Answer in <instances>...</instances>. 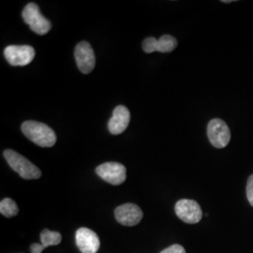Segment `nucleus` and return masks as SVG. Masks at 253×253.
Returning a JSON list of instances; mask_svg holds the SVG:
<instances>
[{"label": "nucleus", "instance_id": "nucleus-1", "mask_svg": "<svg viewBox=\"0 0 253 253\" xmlns=\"http://www.w3.org/2000/svg\"><path fill=\"white\" fill-rule=\"evenodd\" d=\"M21 129L27 139L41 147H52L56 142L54 130L44 123L29 120L22 124Z\"/></svg>", "mask_w": 253, "mask_h": 253}, {"label": "nucleus", "instance_id": "nucleus-2", "mask_svg": "<svg viewBox=\"0 0 253 253\" xmlns=\"http://www.w3.org/2000/svg\"><path fill=\"white\" fill-rule=\"evenodd\" d=\"M7 163H9L10 168L17 172L19 175L27 180L39 179L42 176V171L29 162L27 158L22 156L18 152L12 149H6L3 153Z\"/></svg>", "mask_w": 253, "mask_h": 253}, {"label": "nucleus", "instance_id": "nucleus-3", "mask_svg": "<svg viewBox=\"0 0 253 253\" xmlns=\"http://www.w3.org/2000/svg\"><path fill=\"white\" fill-rule=\"evenodd\" d=\"M22 17L30 29L38 35H45L51 28V22L41 12L39 6L35 3H29L23 9Z\"/></svg>", "mask_w": 253, "mask_h": 253}, {"label": "nucleus", "instance_id": "nucleus-4", "mask_svg": "<svg viewBox=\"0 0 253 253\" xmlns=\"http://www.w3.org/2000/svg\"><path fill=\"white\" fill-rule=\"evenodd\" d=\"M208 136L211 145L216 148H224L231 140V131L226 123L219 119H212L208 126Z\"/></svg>", "mask_w": 253, "mask_h": 253}, {"label": "nucleus", "instance_id": "nucleus-5", "mask_svg": "<svg viewBox=\"0 0 253 253\" xmlns=\"http://www.w3.org/2000/svg\"><path fill=\"white\" fill-rule=\"evenodd\" d=\"M35 50L30 45H9L4 50V56L11 66H27L35 57Z\"/></svg>", "mask_w": 253, "mask_h": 253}, {"label": "nucleus", "instance_id": "nucleus-6", "mask_svg": "<svg viewBox=\"0 0 253 253\" xmlns=\"http://www.w3.org/2000/svg\"><path fill=\"white\" fill-rule=\"evenodd\" d=\"M174 211L176 216L179 217L182 221L189 224L198 223L203 217V211L201 209V207L194 200H179L175 204Z\"/></svg>", "mask_w": 253, "mask_h": 253}, {"label": "nucleus", "instance_id": "nucleus-7", "mask_svg": "<svg viewBox=\"0 0 253 253\" xmlns=\"http://www.w3.org/2000/svg\"><path fill=\"white\" fill-rule=\"evenodd\" d=\"M126 167L118 163H105L96 168V173L109 184L118 186L126 181Z\"/></svg>", "mask_w": 253, "mask_h": 253}, {"label": "nucleus", "instance_id": "nucleus-8", "mask_svg": "<svg viewBox=\"0 0 253 253\" xmlns=\"http://www.w3.org/2000/svg\"><path fill=\"white\" fill-rule=\"evenodd\" d=\"M74 56L78 69L84 74L90 73L96 65L95 53L87 42H79L74 51Z\"/></svg>", "mask_w": 253, "mask_h": 253}, {"label": "nucleus", "instance_id": "nucleus-9", "mask_svg": "<svg viewBox=\"0 0 253 253\" xmlns=\"http://www.w3.org/2000/svg\"><path fill=\"white\" fill-rule=\"evenodd\" d=\"M118 222L124 226H135L144 217L142 209L134 204H124L115 210Z\"/></svg>", "mask_w": 253, "mask_h": 253}, {"label": "nucleus", "instance_id": "nucleus-10", "mask_svg": "<svg viewBox=\"0 0 253 253\" xmlns=\"http://www.w3.org/2000/svg\"><path fill=\"white\" fill-rule=\"evenodd\" d=\"M76 245L82 253H97L100 249V238L88 228L82 227L76 232Z\"/></svg>", "mask_w": 253, "mask_h": 253}, {"label": "nucleus", "instance_id": "nucleus-11", "mask_svg": "<svg viewBox=\"0 0 253 253\" xmlns=\"http://www.w3.org/2000/svg\"><path fill=\"white\" fill-rule=\"evenodd\" d=\"M177 46V41L171 35H163L159 40L153 37L146 38L143 42V50L146 54L153 52L170 53L172 52Z\"/></svg>", "mask_w": 253, "mask_h": 253}, {"label": "nucleus", "instance_id": "nucleus-12", "mask_svg": "<svg viewBox=\"0 0 253 253\" xmlns=\"http://www.w3.org/2000/svg\"><path fill=\"white\" fill-rule=\"evenodd\" d=\"M130 121V113L128 109L124 105H119L114 110L113 117L109 120V131L114 134L118 135L124 132Z\"/></svg>", "mask_w": 253, "mask_h": 253}, {"label": "nucleus", "instance_id": "nucleus-13", "mask_svg": "<svg viewBox=\"0 0 253 253\" xmlns=\"http://www.w3.org/2000/svg\"><path fill=\"white\" fill-rule=\"evenodd\" d=\"M61 240H62V235L60 233L44 229L41 233L42 244L34 243V244L31 245L30 251H31V253H42L43 250L46 248L60 244Z\"/></svg>", "mask_w": 253, "mask_h": 253}, {"label": "nucleus", "instance_id": "nucleus-14", "mask_svg": "<svg viewBox=\"0 0 253 253\" xmlns=\"http://www.w3.org/2000/svg\"><path fill=\"white\" fill-rule=\"evenodd\" d=\"M0 212L4 217H15L19 212L17 204L10 198H5L0 202Z\"/></svg>", "mask_w": 253, "mask_h": 253}, {"label": "nucleus", "instance_id": "nucleus-15", "mask_svg": "<svg viewBox=\"0 0 253 253\" xmlns=\"http://www.w3.org/2000/svg\"><path fill=\"white\" fill-rule=\"evenodd\" d=\"M247 197L250 202V204L253 207V174H252L247 184Z\"/></svg>", "mask_w": 253, "mask_h": 253}, {"label": "nucleus", "instance_id": "nucleus-16", "mask_svg": "<svg viewBox=\"0 0 253 253\" xmlns=\"http://www.w3.org/2000/svg\"><path fill=\"white\" fill-rule=\"evenodd\" d=\"M161 253H186V251L181 245L174 244L163 250Z\"/></svg>", "mask_w": 253, "mask_h": 253}]
</instances>
